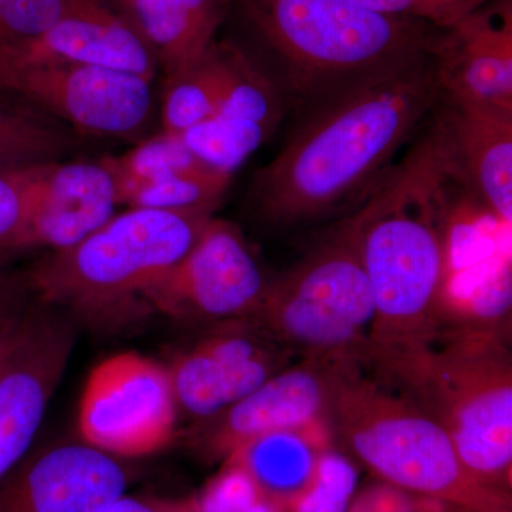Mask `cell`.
Returning <instances> with one entry per match:
<instances>
[{"instance_id":"cell-6","label":"cell","mask_w":512,"mask_h":512,"mask_svg":"<svg viewBox=\"0 0 512 512\" xmlns=\"http://www.w3.org/2000/svg\"><path fill=\"white\" fill-rule=\"evenodd\" d=\"M396 389L446 430L478 481L507 491L512 467V356L500 330H444Z\"/></svg>"},{"instance_id":"cell-17","label":"cell","mask_w":512,"mask_h":512,"mask_svg":"<svg viewBox=\"0 0 512 512\" xmlns=\"http://www.w3.org/2000/svg\"><path fill=\"white\" fill-rule=\"evenodd\" d=\"M53 64H92L153 80L157 60L136 28L101 2L40 35L0 47V72Z\"/></svg>"},{"instance_id":"cell-36","label":"cell","mask_w":512,"mask_h":512,"mask_svg":"<svg viewBox=\"0 0 512 512\" xmlns=\"http://www.w3.org/2000/svg\"><path fill=\"white\" fill-rule=\"evenodd\" d=\"M501 512H511V511H501Z\"/></svg>"},{"instance_id":"cell-21","label":"cell","mask_w":512,"mask_h":512,"mask_svg":"<svg viewBox=\"0 0 512 512\" xmlns=\"http://www.w3.org/2000/svg\"><path fill=\"white\" fill-rule=\"evenodd\" d=\"M227 76L224 42L212 43L190 69L168 77L163 109V133L181 137L214 116Z\"/></svg>"},{"instance_id":"cell-19","label":"cell","mask_w":512,"mask_h":512,"mask_svg":"<svg viewBox=\"0 0 512 512\" xmlns=\"http://www.w3.org/2000/svg\"><path fill=\"white\" fill-rule=\"evenodd\" d=\"M234 0H127L123 16L173 77L194 66L215 42Z\"/></svg>"},{"instance_id":"cell-24","label":"cell","mask_w":512,"mask_h":512,"mask_svg":"<svg viewBox=\"0 0 512 512\" xmlns=\"http://www.w3.org/2000/svg\"><path fill=\"white\" fill-rule=\"evenodd\" d=\"M231 180V174L200 163L140 188L128 198L126 205L150 210L215 212L220 207Z\"/></svg>"},{"instance_id":"cell-9","label":"cell","mask_w":512,"mask_h":512,"mask_svg":"<svg viewBox=\"0 0 512 512\" xmlns=\"http://www.w3.org/2000/svg\"><path fill=\"white\" fill-rule=\"evenodd\" d=\"M268 282L242 232L212 217L190 252L147 292L146 303L170 318L217 325L248 319Z\"/></svg>"},{"instance_id":"cell-35","label":"cell","mask_w":512,"mask_h":512,"mask_svg":"<svg viewBox=\"0 0 512 512\" xmlns=\"http://www.w3.org/2000/svg\"><path fill=\"white\" fill-rule=\"evenodd\" d=\"M116 2H117V3H119L120 8H121V6H123V5H124V3H126V2H127V0H116Z\"/></svg>"},{"instance_id":"cell-30","label":"cell","mask_w":512,"mask_h":512,"mask_svg":"<svg viewBox=\"0 0 512 512\" xmlns=\"http://www.w3.org/2000/svg\"><path fill=\"white\" fill-rule=\"evenodd\" d=\"M384 15L420 20L439 29H450L488 0H355Z\"/></svg>"},{"instance_id":"cell-7","label":"cell","mask_w":512,"mask_h":512,"mask_svg":"<svg viewBox=\"0 0 512 512\" xmlns=\"http://www.w3.org/2000/svg\"><path fill=\"white\" fill-rule=\"evenodd\" d=\"M373 298L353 215L301 261L269 279L248 319L293 355L367 366Z\"/></svg>"},{"instance_id":"cell-25","label":"cell","mask_w":512,"mask_h":512,"mask_svg":"<svg viewBox=\"0 0 512 512\" xmlns=\"http://www.w3.org/2000/svg\"><path fill=\"white\" fill-rule=\"evenodd\" d=\"M272 134L258 124L212 116L185 131L181 140L202 163L232 175Z\"/></svg>"},{"instance_id":"cell-20","label":"cell","mask_w":512,"mask_h":512,"mask_svg":"<svg viewBox=\"0 0 512 512\" xmlns=\"http://www.w3.org/2000/svg\"><path fill=\"white\" fill-rule=\"evenodd\" d=\"M326 424L281 430L242 444L224 461L237 464L254 481L265 501L284 512L315 474L325 440L316 437Z\"/></svg>"},{"instance_id":"cell-22","label":"cell","mask_w":512,"mask_h":512,"mask_svg":"<svg viewBox=\"0 0 512 512\" xmlns=\"http://www.w3.org/2000/svg\"><path fill=\"white\" fill-rule=\"evenodd\" d=\"M37 113L0 100V168L55 163L73 147L67 131Z\"/></svg>"},{"instance_id":"cell-13","label":"cell","mask_w":512,"mask_h":512,"mask_svg":"<svg viewBox=\"0 0 512 512\" xmlns=\"http://www.w3.org/2000/svg\"><path fill=\"white\" fill-rule=\"evenodd\" d=\"M441 168L500 224L512 220V117L441 97L431 111Z\"/></svg>"},{"instance_id":"cell-5","label":"cell","mask_w":512,"mask_h":512,"mask_svg":"<svg viewBox=\"0 0 512 512\" xmlns=\"http://www.w3.org/2000/svg\"><path fill=\"white\" fill-rule=\"evenodd\" d=\"M214 211L130 208L70 247L53 249L26 282L40 299L90 325L148 311L147 292L194 247Z\"/></svg>"},{"instance_id":"cell-14","label":"cell","mask_w":512,"mask_h":512,"mask_svg":"<svg viewBox=\"0 0 512 512\" xmlns=\"http://www.w3.org/2000/svg\"><path fill=\"white\" fill-rule=\"evenodd\" d=\"M127 484L116 457L63 444L20 464L0 490V512H107Z\"/></svg>"},{"instance_id":"cell-15","label":"cell","mask_w":512,"mask_h":512,"mask_svg":"<svg viewBox=\"0 0 512 512\" xmlns=\"http://www.w3.org/2000/svg\"><path fill=\"white\" fill-rule=\"evenodd\" d=\"M441 97L512 117V0H488L444 33Z\"/></svg>"},{"instance_id":"cell-11","label":"cell","mask_w":512,"mask_h":512,"mask_svg":"<svg viewBox=\"0 0 512 512\" xmlns=\"http://www.w3.org/2000/svg\"><path fill=\"white\" fill-rule=\"evenodd\" d=\"M284 348L251 319L217 323L167 366L178 413L202 423L291 365Z\"/></svg>"},{"instance_id":"cell-16","label":"cell","mask_w":512,"mask_h":512,"mask_svg":"<svg viewBox=\"0 0 512 512\" xmlns=\"http://www.w3.org/2000/svg\"><path fill=\"white\" fill-rule=\"evenodd\" d=\"M69 323L42 315L0 375V490L35 440L73 349Z\"/></svg>"},{"instance_id":"cell-34","label":"cell","mask_w":512,"mask_h":512,"mask_svg":"<svg viewBox=\"0 0 512 512\" xmlns=\"http://www.w3.org/2000/svg\"><path fill=\"white\" fill-rule=\"evenodd\" d=\"M254 512H282L279 508H276L275 505L268 503V501H264Z\"/></svg>"},{"instance_id":"cell-28","label":"cell","mask_w":512,"mask_h":512,"mask_svg":"<svg viewBox=\"0 0 512 512\" xmlns=\"http://www.w3.org/2000/svg\"><path fill=\"white\" fill-rule=\"evenodd\" d=\"M190 498L192 512H254L265 501L251 477L229 461H224L220 473Z\"/></svg>"},{"instance_id":"cell-2","label":"cell","mask_w":512,"mask_h":512,"mask_svg":"<svg viewBox=\"0 0 512 512\" xmlns=\"http://www.w3.org/2000/svg\"><path fill=\"white\" fill-rule=\"evenodd\" d=\"M447 177L430 133L353 212L373 298L366 369L396 386L443 333Z\"/></svg>"},{"instance_id":"cell-4","label":"cell","mask_w":512,"mask_h":512,"mask_svg":"<svg viewBox=\"0 0 512 512\" xmlns=\"http://www.w3.org/2000/svg\"><path fill=\"white\" fill-rule=\"evenodd\" d=\"M339 367L326 427L340 451L406 494L470 512L510 511V495L478 481L458 457L446 430L396 387Z\"/></svg>"},{"instance_id":"cell-10","label":"cell","mask_w":512,"mask_h":512,"mask_svg":"<svg viewBox=\"0 0 512 512\" xmlns=\"http://www.w3.org/2000/svg\"><path fill=\"white\" fill-rule=\"evenodd\" d=\"M151 80L92 64H53L0 72V94L45 116L100 136L131 137L150 119Z\"/></svg>"},{"instance_id":"cell-23","label":"cell","mask_w":512,"mask_h":512,"mask_svg":"<svg viewBox=\"0 0 512 512\" xmlns=\"http://www.w3.org/2000/svg\"><path fill=\"white\" fill-rule=\"evenodd\" d=\"M109 171L116 187L117 202L126 205L140 188L202 163L188 150L181 137L160 136L138 144L121 157H104L100 161Z\"/></svg>"},{"instance_id":"cell-12","label":"cell","mask_w":512,"mask_h":512,"mask_svg":"<svg viewBox=\"0 0 512 512\" xmlns=\"http://www.w3.org/2000/svg\"><path fill=\"white\" fill-rule=\"evenodd\" d=\"M345 362L302 357L291 363L218 416L198 423L195 444L208 457L225 460L255 437L326 424L336 376Z\"/></svg>"},{"instance_id":"cell-18","label":"cell","mask_w":512,"mask_h":512,"mask_svg":"<svg viewBox=\"0 0 512 512\" xmlns=\"http://www.w3.org/2000/svg\"><path fill=\"white\" fill-rule=\"evenodd\" d=\"M30 195L22 248L77 244L110 221L119 205L113 178L101 163L33 165Z\"/></svg>"},{"instance_id":"cell-31","label":"cell","mask_w":512,"mask_h":512,"mask_svg":"<svg viewBox=\"0 0 512 512\" xmlns=\"http://www.w3.org/2000/svg\"><path fill=\"white\" fill-rule=\"evenodd\" d=\"M39 318L40 313L20 308L19 311L0 320V375L32 335Z\"/></svg>"},{"instance_id":"cell-1","label":"cell","mask_w":512,"mask_h":512,"mask_svg":"<svg viewBox=\"0 0 512 512\" xmlns=\"http://www.w3.org/2000/svg\"><path fill=\"white\" fill-rule=\"evenodd\" d=\"M441 99L437 55L299 117L248 201L262 221L295 227L363 201Z\"/></svg>"},{"instance_id":"cell-8","label":"cell","mask_w":512,"mask_h":512,"mask_svg":"<svg viewBox=\"0 0 512 512\" xmlns=\"http://www.w3.org/2000/svg\"><path fill=\"white\" fill-rule=\"evenodd\" d=\"M178 407L167 366L136 352L94 367L79 409L83 443L113 457H144L170 446Z\"/></svg>"},{"instance_id":"cell-33","label":"cell","mask_w":512,"mask_h":512,"mask_svg":"<svg viewBox=\"0 0 512 512\" xmlns=\"http://www.w3.org/2000/svg\"><path fill=\"white\" fill-rule=\"evenodd\" d=\"M26 288V278L0 271V320L19 311Z\"/></svg>"},{"instance_id":"cell-26","label":"cell","mask_w":512,"mask_h":512,"mask_svg":"<svg viewBox=\"0 0 512 512\" xmlns=\"http://www.w3.org/2000/svg\"><path fill=\"white\" fill-rule=\"evenodd\" d=\"M359 471L343 451L329 446L320 453L309 484L286 505L291 512H350L356 498Z\"/></svg>"},{"instance_id":"cell-29","label":"cell","mask_w":512,"mask_h":512,"mask_svg":"<svg viewBox=\"0 0 512 512\" xmlns=\"http://www.w3.org/2000/svg\"><path fill=\"white\" fill-rule=\"evenodd\" d=\"M32 167L0 168V252L22 249L32 200Z\"/></svg>"},{"instance_id":"cell-3","label":"cell","mask_w":512,"mask_h":512,"mask_svg":"<svg viewBox=\"0 0 512 512\" xmlns=\"http://www.w3.org/2000/svg\"><path fill=\"white\" fill-rule=\"evenodd\" d=\"M234 2L251 40L242 49L299 117L439 55L447 30L355 0Z\"/></svg>"},{"instance_id":"cell-27","label":"cell","mask_w":512,"mask_h":512,"mask_svg":"<svg viewBox=\"0 0 512 512\" xmlns=\"http://www.w3.org/2000/svg\"><path fill=\"white\" fill-rule=\"evenodd\" d=\"M101 0H0V47L30 39Z\"/></svg>"},{"instance_id":"cell-32","label":"cell","mask_w":512,"mask_h":512,"mask_svg":"<svg viewBox=\"0 0 512 512\" xmlns=\"http://www.w3.org/2000/svg\"><path fill=\"white\" fill-rule=\"evenodd\" d=\"M107 512H192L191 498L143 497L124 494Z\"/></svg>"}]
</instances>
